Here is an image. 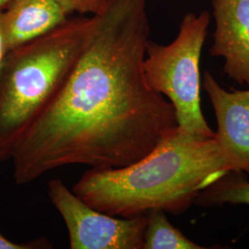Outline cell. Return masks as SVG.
I'll use <instances>...</instances> for the list:
<instances>
[{
  "mask_svg": "<svg viewBox=\"0 0 249 249\" xmlns=\"http://www.w3.org/2000/svg\"><path fill=\"white\" fill-rule=\"evenodd\" d=\"M48 197L61 215L71 249H143L145 215L123 218L84 202L60 179L48 183Z\"/></svg>",
  "mask_w": 249,
  "mask_h": 249,
  "instance_id": "5b68a950",
  "label": "cell"
},
{
  "mask_svg": "<svg viewBox=\"0 0 249 249\" xmlns=\"http://www.w3.org/2000/svg\"><path fill=\"white\" fill-rule=\"evenodd\" d=\"M228 171L214 137H198L178 127L130 165L90 168L72 190L92 208L116 217H137L153 210L178 216Z\"/></svg>",
  "mask_w": 249,
  "mask_h": 249,
  "instance_id": "7a4b0ae2",
  "label": "cell"
},
{
  "mask_svg": "<svg viewBox=\"0 0 249 249\" xmlns=\"http://www.w3.org/2000/svg\"><path fill=\"white\" fill-rule=\"evenodd\" d=\"M93 18L66 19L5 53L0 70V161L51 105L89 38Z\"/></svg>",
  "mask_w": 249,
  "mask_h": 249,
  "instance_id": "3957f363",
  "label": "cell"
},
{
  "mask_svg": "<svg viewBox=\"0 0 249 249\" xmlns=\"http://www.w3.org/2000/svg\"><path fill=\"white\" fill-rule=\"evenodd\" d=\"M143 249H204L170 223L166 213L153 210L145 214Z\"/></svg>",
  "mask_w": 249,
  "mask_h": 249,
  "instance_id": "30bf717a",
  "label": "cell"
},
{
  "mask_svg": "<svg viewBox=\"0 0 249 249\" xmlns=\"http://www.w3.org/2000/svg\"><path fill=\"white\" fill-rule=\"evenodd\" d=\"M216 22L213 56L224 59L223 72L249 86V0H213Z\"/></svg>",
  "mask_w": 249,
  "mask_h": 249,
  "instance_id": "52a82bcc",
  "label": "cell"
},
{
  "mask_svg": "<svg viewBox=\"0 0 249 249\" xmlns=\"http://www.w3.org/2000/svg\"><path fill=\"white\" fill-rule=\"evenodd\" d=\"M52 248V245L46 238H38L27 243H15L9 240L0 232V249H44Z\"/></svg>",
  "mask_w": 249,
  "mask_h": 249,
  "instance_id": "7c38bea8",
  "label": "cell"
},
{
  "mask_svg": "<svg viewBox=\"0 0 249 249\" xmlns=\"http://www.w3.org/2000/svg\"><path fill=\"white\" fill-rule=\"evenodd\" d=\"M9 1V0H0V9L3 8Z\"/></svg>",
  "mask_w": 249,
  "mask_h": 249,
  "instance_id": "5bb4252c",
  "label": "cell"
},
{
  "mask_svg": "<svg viewBox=\"0 0 249 249\" xmlns=\"http://www.w3.org/2000/svg\"><path fill=\"white\" fill-rule=\"evenodd\" d=\"M202 85L213 107L214 138L223 160L229 170L249 177V86L242 90L223 89L208 71Z\"/></svg>",
  "mask_w": 249,
  "mask_h": 249,
  "instance_id": "8992f818",
  "label": "cell"
},
{
  "mask_svg": "<svg viewBox=\"0 0 249 249\" xmlns=\"http://www.w3.org/2000/svg\"><path fill=\"white\" fill-rule=\"evenodd\" d=\"M211 14H187L178 37L167 45L149 41L144 72L151 89L169 101L176 112L178 128L198 137H214L201 110L199 63Z\"/></svg>",
  "mask_w": 249,
  "mask_h": 249,
  "instance_id": "277c9868",
  "label": "cell"
},
{
  "mask_svg": "<svg viewBox=\"0 0 249 249\" xmlns=\"http://www.w3.org/2000/svg\"><path fill=\"white\" fill-rule=\"evenodd\" d=\"M62 8L67 14L78 12L80 14H95L102 8L104 0H53Z\"/></svg>",
  "mask_w": 249,
  "mask_h": 249,
  "instance_id": "8fae6325",
  "label": "cell"
},
{
  "mask_svg": "<svg viewBox=\"0 0 249 249\" xmlns=\"http://www.w3.org/2000/svg\"><path fill=\"white\" fill-rule=\"evenodd\" d=\"M92 18L68 80L12 154L17 185L68 165H130L178 127L172 104L145 77L146 0H104Z\"/></svg>",
  "mask_w": 249,
  "mask_h": 249,
  "instance_id": "6da1fadb",
  "label": "cell"
},
{
  "mask_svg": "<svg viewBox=\"0 0 249 249\" xmlns=\"http://www.w3.org/2000/svg\"><path fill=\"white\" fill-rule=\"evenodd\" d=\"M5 53H6V50H5L3 38H2L1 31H0V70H1V66H2V62H3V59H4Z\"/></svg>",
  "mask_w": 249,
  "mask_h": 249,
  "instance_id": "4fadbf2b",
  "label": "cell"
},
{
  "mask_svg": "<svg viewBox=\"0 0 249 249\" xmlns=\"http://www.w3.org/2000/svg\"><path fill=\"white\" fill-rule=\"evenodd\" d=\"M0 12V31L6 52L43 36L63 23L65 10L53 0H9Z\"/></svg>",
  "mask_w": 249,
  "mask_h": 249,
  "instance_id": "ba28073f",
  "label": "cell"
},
{
  "mask_svg": "<svg viewBox=\"0 0 249 249\" xmlns=\"http://www.w3.org/2000/svg\"><path fill=\"white\" fill-rule=\"evenodd\" d=\"M194 204L203 208L225 204L249 206V178L243 172L230 170L201 190Z\"/></svg>",
  "mask_w": 249,
  "mask_h": 249,
  "instance_id": "9c48e42d",
  "label": "cell"
}]
</instances>
